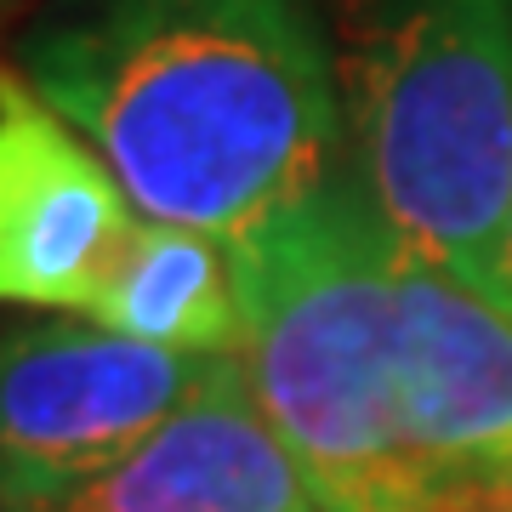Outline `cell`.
<instances>
[{"instance_id": "obj_1", "label": "cell", "mask_w": 512, "mask_h": 512, "mask_svg": "<svg viewBox=\"0 0 512 512\" xmlns=\"http://www.w3.org/2000/svg\"><path fill=\"white\" fill-rule=\"evenodd\" d=\"M12 63L143 217L239 239L336 171L342 97L308 0H40Z\"/></svg>"}, {"instance_id": "obj_2", "label": "cell", "mask_w": 512, "mask_h": 512, "mask_svg": "<svg viewBox=\"0 0 512 512\" xmlns=\"http://www.w3.org/2000/svg\"><path fill=\"white\" fill-rule=\"evenodd\" d=\"M245 302V382L330 512H433L399 427V245L365 177L330 171L228 239Z\"/></svg>"}, {"instance_id": "obj_3", "label": "cell", "mask_w": 512, "mask_h": 512, "mask_svg": "<svg viewBox=\"0 0 512 512\" xmlns=\"http://www.w3.org/2000/svg\"><path fill=\"white\" fill-rule=\"evenodd\" d=\"M342 80L393 245L490 291L512 228V0H370Z\"/></svg>"}, {"instance_id": "obj_4", "label": "cell", "mask_w": 512, "mask_h": 512, "mask_svg": "<svg viewBox=\"0 0 512 512\" xmlns=\"http://www.w3.org/2000/svg\"><path fill=\"white\" fill-rule=\"evenodd\" d=\"M228 365L222 353L148 348L74 313L0 330V495L57 512Z\"/></svg>"}, {"instance_id": "obj_5", "label": "cell", "mask_w": 512, "mask_h": 512, "mask_svg": "<svg viewBox=\"0 0 512 512\" xmlns=\"http://www.w3.org/2000/svg\"><path fill=\"white\" fill-rule=\"evenodd\" d=\"M399 427L433 512L512 507V308L399 251Z\"/></svg>"}, {"instance_id": "obj_6", "label": "cell", "mask_w": 512, "mask_h": 512, "mask_svg": "<svg viewBox=\"0 0 512 512\" xmlns=\"http://www.w3.org/2000/svg\"><path fill=\"white\" fill-rule=\"evenodd\" d=\"M137 217L114 165L0 57V302L80 319Z\"/></svg>"}, {"instance_id": "obj_7", "label": "cell", "mask_w": 512, "mask_h": 512, "mask_svg": "<svg viewBox=\"0 0 512 512\" xmlns=\"http://www.w3.org/2000/svg\"><path fill=\"white\" fill-rule=\"evenodd\" d=\"M57 512H330L308 467L256 404L245 365H228L200 399L120 467Z\"/></svg>"}, {"instance_id": "obj_8", "label": "cell", "mask_w": 512, "mask_h": 512, "mask_svg": "<svg viewBox=\"0 0 512 512\" xmlns=\"http://www.w3.org/2000/svg\"><path fill=\"white\" fill-rule=\"evenodd\" d=\"M80 319L148 342L165 353H222L245 348V302L228 239L183 228V222L137 217L126 245L103 268Z\"/></svg>"}, {"instance_id": "obj_9", "label": "cell", "mask_w": 512, "mask_h": 512, "mask_svg": "<svg viewBox=\"0 0 512 512\" xmlns=\"http://www.w3.org/2000/svg\"><path fill=\"white\" fill-rule=\"evenodd\" d=\"M490 296L512 308V228H507V251H501V268H495V285H490Z\"/></svg>"}, {"instance_id": "obj_10", "label": "cell", "mask_w": 512, "mask_h": 512, "mask_svg": "<svg viewBox=\"0 0 512 512\" xmlns=\"http://www.w3.org/2000/svg\"><path fill=\"white\" fill-rule=\"evenodd\" d=\"M0 512H40V507H23V501H6V495H0Z\"/></svg>"}, {"instance_id": "obj_11", "label": "cell", "mask_w": 512, "mask_h": 512, "mask_svg": "<svg viewBox=\"0 0 512 512\" xmlns=\"http://www.w3.org/2000/svg\"><path fill=\"white\" fill-rule=\"evenodd\" d=\"M501 512H512V507H501Z\"/></svg>"}]
</instances>
